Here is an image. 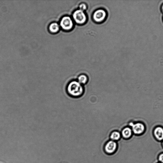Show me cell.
<instances>
[{
    "mask_svg": "<svg viewBox=\"0 0 163 163\" xmlns=\"http://www.w3.org/2000/svg\"><path fill=\"white\" fill-rule=\"evenodd\" d=\"M66 92L70 97L79 98L81 97L84 92V87L77 80H72L67 84Z\"/></svg>",
    "mask_w": 163,
    "mask_h": 163,
    "instance_id": "6da1fadb",
    "label": "cell"
},
{
    "mask_svg": "<svg viewBox=\"0 0 163 163\" xmlns=\"http://www.w3.org/2000/svg\"><path fill=\"white\" fill-rule=\"evenodd\" d=\"M118 147V144L116 142L110 140L108 141L105 144L104 150L106 154L112 155L116 152Z\"/></svg>",
    "mask_w": 163,
    "mask_h": 163,
    "instance_id": "7a4b0ae2",
    "label": "cell"
},
{
    "mask_svg": "<svg viewBox=\"0 0 163 163\" xmlns=\"http://www.w3.org/2000/svg\"><path fill=\"white\" fill-rule=\"evenodd\" d=\"M129 126L132 127V130L134 134L140 135L145 132V128L144 125L141 123L138 122L134 124L130 122Z\"/></svg>",
    "mask_w": 163,
    "mask_h": 163,
    "instance_id": "3957f363",
    "label": "cell"
},
{
    "mask_svg": "<svg viewBox=\"0 0 163 163\" xmlns=\"http://www.w3.org/2000/svg\"><path fill=\"white\" fill-rule=\"evenodd\" d=\"M74 20L77 23L82 24L86 20V17L83 11L80 9L75 11L73 14Z\"/></svg>",
    "mask_w": 163,
    "mask_h": 163,
    "instance_id": "277c9868",
    "label": "cell"
},
{
    "mask_svg": "<svg viewBox=\"0 0 163 163\" xmlns=\"http://www.w3.org/2000/svg\"><path fill=\"white\" fill-rule=\"evenodd\" d=\"M60 26L65 30H70L73 27V23L71 18L69 16L62 18L60 21Z\"/></svg>",
    "mask_w": 163,
    "mask_h": 163,
    "instance_id": "5b68a950",
    "label": "cell"
},
{
    "mask_svg": "<svg viewBox=\"0 0 163 163\" xmlns=\"http://www.w3.org/2000/svg\"><path fill=\"white\" fill-rule=\"evenodd\" d=\"M106 16V12L103 10L99 9L96 11L93 16L94 20L97 22L103 21Z\"/></svg>",
    "mask_w": 163,
    "mask_h": 163,
    "instance_id": "8992f818",
    "label": "cell"
},
{
    "mask_svg": "<svg viewBox=\"0 0 163 163\" xmlns=\"http://www.w3.org/2000/svg\"><path fill=\"white\" fill-rule=\"evenodd\" d=\"M121 137L125 140H128L133 135L132 129L129 127L124 128L121 131Z\"/></svg>",
    "mask_w": 163,
    "mask_h": 163,
    "instance_id": "52a82bcc",
    "label": "cell"
},
{
    "mask_svg": "<svg viewBox=\"0 0 163 163\" xmlns=\"http://www.w3.org/2000/svg\"><path fill=\"white\" fill-rule=\"evenodd\" d=\"M155 138L159 141H163V128L161 127H156L153 131Z\"/></svg>",
    "mask_w": 163,
    "mask_h": 163,
    "instance_id": "ba28073f",
    "label": "cell"
},
{
    "mask_svg": "<svg viewBox=\"0 0 163 163\" xmlns=\"http://www.w3.org/2000/svg\"><path fill=\"white\" fill-rule=\"evenodd\" d=\"M121 137V133L116 130L112 132L110 135L111 140L116 142L120 140Z\"/></svg>",
    "mask_w": 163,
    "mask_h": 163,
    "instance_id": "9c48e42d",
    "label": "cell"
},
{
    "mask_svg": "<svg viewBox=\"0 0 163 163\" xmlns=\"http://www.w3.org/2000/svg\"><path fill=\"white\" fill-rule=\"evenodd\" d=\"M82 85H86L89 81L88 77L85 74H81L78 77L77 80Z\"/></svg>",
    "mask_w": 163,
    "mask_h": 163,
    "instance_id": "30bf717a",
    "label": "cell"
},
{
    "mask_svg": "<svg viewBox=\"0 0 163 163\" xmlns=\"http://www.w3.org/2000/svg\"><path fill=\"white\" fill-rule=\"evenodd\" d=\"M59 29V25L57 23H53L50 25L49 26V31L52 33H56Z\"/></svg>",
    "mask_w": 163,
    "mask_h": 163,
    "instance_id": "8fae6325",
    "label": "cell"
},
{
    "mask_svg": "<svg viewBox=\"0 0 163 163\" xmlns=\"http://www.w3.org/2000/svg\"><path fill=\"white\" fill-rule=\"evenodd\" d=\"M158 161L160 163H163V153L161 154L158 156Z\"/></svg>",
    "mask_w": 163,
    "mask_h": 163,
    "instance_id": "7c38bea8",
    "label": "cell"
},
{
    "mask_svg": "<svg viewBox=\"0 0 163 163\" xmlns=\"http://www.w3.org/2000/svg\"><path fill=\"white\" fill-rule=\"evenodd\" d=\"M80 10L84 11L86 9V6L84 4H81L79 6Z\"/></svg>",
    "mask_w": 163,
    "mask_h": 163,
    "instance_id": "4fadbf2b",
    "label": "cell"
},
{
    "mask_svg": "<svg viewBox=\"0 0 163 163\" xmlns=\"http://www.w3.org/2000/svg\"><path fill=\"white\" fill-rule=\"evenodd\" d=\"M161 9L162 12L163 13V4L162 5L161 7Z\"/></svg>",
    "mask_w": 163,
    "mask_h": 163,
    "instance_id": "5bb4252c",
    "label": "cell"
},
{
    "mask_svg": "<svg viewBox=\"0 0 163 163\" xmlns=\"http://www.w3.org/2000/svg\"><path fill=\"white\" fill-rule=\"evenodd\" d=\"M162 146L163 147V141H162Z\"/></svg>",
    "mask_w": 163,
    "mask_h": 163,
    "instance_id": "9a60e30c",
    "label": "cell"
},
{
    "mask_svg": "<svg viewBox=\"0 0 163 163\" xmlns=\"http://www.w3.org/2000/svg\"></svg>",
    "mask_w": 163,
    "mask_h": 163,
    "instance_id": "2e32d148",
    "label": "cell"
},
{
    "mask_svg": "<svg viewBox=\"0 0 163 163\" xmlns=\"http://www.w3.org/2000/svg\"></svg>",
    "mask_w": 163,
    "mask_h": 163,
    "instance_id": "e0dca14e",
    "label": "cell"
}]
</instances>
